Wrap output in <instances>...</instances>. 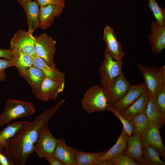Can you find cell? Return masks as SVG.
<instances>
[{
  "label": "cell",
  "mask_w": 165,
  "mask_h": 165,
  "mask_svg": "<svg viewBox=\"0 0 165 165\" xmlns=\"http://www.w3.org/2000/svg\"><path fill=\"white\" fill-rule=\"evenodd\" d=\"M0 144L4 148L6 144V140H4L0 135Z\"/></svg>",
  "instance_id": "cell-39"
},
{
  "label": "cell",
  "mask_w": 165,
  "mask_h": 165,
  "mask_svg": "<svg viewBox=\"0 0 165 165\" xmlns=\"http://www.w3.org/2000/svg\"><path fill=\"white\" fill-rule=\"evenodd\" d=\"M65 5L56 4L48 5L40 9L39 28L45 30L53 24L54 19L62 13Z\"/></svg>",
  "instance_id": "cell-14"
},
{
  "label": "cell",
  "mask_w": 165,
  "mask_h": 165,
  "mask_svg": "<svg viewBox=\"0 0 165 165\" xmlns=\"http://www.w3.org/2000/svg\"><path fill=\"white\" fill-rule=\"evenodd\" d=\"M20 5L22 6L24 5L25 3L27 2H28L34 1V0H15Z\"/></svg>",
  "instance_id": "cell-40"
},
{
  "label": "cell",
  "mask_w": 165,
  "mask_h": 165,
  "mask_svg": "<svg viewBox=\"0 0 165 165\" xmlns=\"http://www.w3.org/2000/svg\"><path fill=\"white\" fill-rule=\"evenodd\" d=\"M46 78L41 70L33 65L27 70L24 78L30 85L36 96Z\"/></svg>",
  "instance_id": "cell-24"
},
{
  "label": "cell",
  "mask_w": 165,
  "mask_h": 165,
  "mask_svg": "<svg viewBox=\"0 0 165 165\" xmlns=\"http://www.w3.org/2000/svg\"><path fill=\"white\" fill-rule=\"evenodd\" d=\"M56 41L46 34L35 37V52L49 65L55 67L54 56L56 52Z\"/></svg>",
  "instance_id": "cell-7"
},
{
  "label": "cell",
  "mask_w": 165,
  "mask_h": 165,
  "mask_svg": "<svg viewBox=\"0 0 165 165\" xmlns=\"http://www.w3.org/2000/svg\"><path fill=\"white\" fill-rule=\"evenodd\" d=\"M143 148L141 138L137 135L133 134L129 137L127 148L123 154L133 159L140 165H144Z\"/></svg>",
  "instance_id": "cell-16"
},
{
  "label": "cell",
  "mask_w": 165,
  "mask_h": 165,
  "mask_svg": "<svg viewBox=\"0 0 165 165\" xmlns=\"http://www.w3.org/2000/svg\"><path fill=\"white\" fill-rule=\"evenodd\" d=\"M146 89V85L144 82L138 85H130L126 94L121 98L112 105L119 111L122 110L132 104Z\"/></svg>",
  "instance_id": "cell-15"
},
{
  "label": "cell",
  "mask_w": 165,
  "mask_h": 165,
  "mask_svg": "<svg viewBox=\"0 0 165 165\" xmlns=\"http://www.w3.org/2000/svg\"><path fill=\"white\" fill-rule=\"evenodd\" d=\"M148 97L146 89L130 105L119 112L126 119L130 121L138 115L145 112Z\"/></svg>",
  "instance_id": "cell-19"
},
{
  "label": "cell",
  "mask_w": 165,
  "mask_h": 165,
  "mask_svg": "<svg viewBox=\"0 0 165 165\" xmlns=\"http://www.w3.org/2000/svg\"><path fill=\"white\" fill-rule=\"evenodd\" d=\"M145 113L149 120L150 128L154 127L160 130L164 125L165 119L158 108L155 97L149 96Z\"/></svg>",
  "instance_id": "cell-23"
},
{
  "label": "cell",
  "mask_w": 165,
  "mask_h": 165,
  "mask_svg": "<svg viewBox=\"0 0 165 165\" xmlns=\"http://www.w3.org/2000/svg\"><path fill=\"white\" fill-rule=\"evenodd\" d=\"M45 158L51 165H64L52 155H46Z\"/></svg>",
  "instance_id": "cell-36"
},
{
  "label": "cell",
  "mask_w": 165,
  "mask_h": 165,
  "mask_svg": "<svg viewBox=\"0 0 165 165\" xmlns=\"http://www.w3.org/2000/svg\"><path fill=\"white\" fill-rule=\"evenodd\" d=\"M151 26V32L148 37L149 42L152 51L157 55L165 48V25L161 26L152 21Z\"/></svg>",
  "instance_id": "cell-13"
},
{
  "label": "cell",
  "mask_w": 165,
  "mask_h": 165,
  "mask_svg": "<svg viewBox=\"0 0 165 165\" xmlns=\"http://www.w3.org/2000/svg\"><path fill=\"white\" fill-rule=\"evenodd\" d=\"M34 144L17 136L6 140L3 154L10 165H24L30 156L35 152Z\"/></svg>",
  "instance_id": "cell-1"
},
{
  "label": "cell",
  "mask_w": 165,
  "mask_h": 165,
  "mask_svg": "<svg viewBox=\"0 0 165 165\" xmlns=\"http://www.w3.org/2000/svg\"><path fill=\"white\" fill-rule=\"evenodd\" d=\"M37 1L38 2L40 8L48 5L59 4L55 0H37Z\"/></svg>",
  "instance_id": "cell-37"
},
{
  "label": "cell",
  "mask_w": 165,
  "mask_h": 165,
  "mask_svg": "<svg viewBox=\"0 0 165 165\" xmlns=\"http://www.w3.org/2000/svg\"><path fill=\"white\" fill-rule=\"evenodd\" d=\"M27 121H16L8 124L0 132V136L6 140L14 137L28 122Z\"/></svg>",
  "instance_id": "cell-29"
},
{
  "label": "cell",
  "mask_w": 165,
  "mask_h": 165,
  "mask_svg": "<svg viewBox=\"0 0 165 165\" xmlns=\"http://www.w3.org/2000/svg\"><path fill=\"white\" fill-rule=\"evenodd\" d=\"M65 101V99H62L55 106L37 116L33 120L28 121L16 135L35 144L40 131L47 125L50 119Z\"/></svg>",
  "instance_id": "cell-2"
},
{
  "label": "cell",
  "mask_w": 165,
  "mask_h": 165,
  "mask_svg": "<svg viewBox=\"0 0 165 165\" xmlns=\"http://www.w3.org/2000/svg\"><path fill=\"white\" fill-rule=\"evenodd\" d=\"M107 110L112 112L120 120L123 125V129L129 136L131 135L133 131V128L130 122L126 119L119 111L110 104L108 107Z\"/></svg>",
  "instance_id": "cell-32"
},
{
  "label": "cell",
  "mask_w": 165,
  "mask_h": 165,
  "mask_svg": "<svg viewBox=\"0 0 165 165\" xmlns=\"http://www.w3.org/2000/svg\"><path fill=\"white\" fill-rule=\"evenodd\" d=\"M144 165H165V163L160 158L158 152L154 148L148 146L143 147Z\"/></svg>",
  "instance_id": "cell-28"
},
{
  "label": "cell",
  "mask_w": 165,
  "mask_h": 165,
  "mask_svg": "<svg viewBox=\"0 0 165 165\" xmlns=\"http://www.w3.org/2000/svg\"><path fill=\"white\" fill-rule=\"evenodd\" d=\"M148 1L147 5L154 15L156 20L155 21L160 25H165V9L159 6L156 0H148Z\"/></svg>",
  "instance_id": "cell-30"
},
{
  "label": "cell",
  "mask_w": 165,
  "mask_h": 165,
  "mask_svg": "<svg viewBox=\"0 0 165 165\" xmlns=\"http://www.w3.org/2000/svg\"><path fill=\"white\" fill-rule=\"evenodd\" d=\"M33 58L34 65L41 70L46 77L58 82H65L64 73L56 67L49 65L43 59L36 55Z\"/></svg>",
  "instance_id": "cell-22"
},
{
  "label": "cell",
  "mask_w": 165,
  "mask_h": 165,
  "mask_svg": "<svg viewBox=\"0 0 165 165\" xmlns=\"http://www.w3.org/2000/svg\"><path fill=\"white\" fill-rule=\"evenodd\" d=\"M122 60L113 57L105 49L103 61L99 68L100 81L104 91L107 90L115 80L123 72Z\"/></svg>",
  "instance_id": "cell-5"
},
{
  "label": "cell",
  "mask_w": 165,
  "mask_h": 165,
  "mask_svg": "<svg viewBox=\"0 0 165 165\" xmlns=\"http://www.w3.org/2000/svg\"><path fill=\"white\" fill-rule=\"evenodd\" d=\"M155 99L160 113L165 119V86L157 91L156 94Z\"/></svg>",
  "instance_id": "cell-33"
},
{
  "label": "cell",
  "mask_w": 165,
  "mask_h": 165,
  "mask_svg": "<svg viewBox=\"0 0 165 165\" xmlns=\"http://www.w3.org/2000/svg\"><path fill=\"white\" fill-rule=\"evenodd\" d=\"M109 105L104 89L99 85L90 87L84 94L81 102L83 109L90 114L107 110Z\"/></svg>",
  "instance_id": "cell-4"
},
{
  "label": "cell",
  "mask_w": 165,
  "mask_h": 165,
  "mask_svg": "<svg viewBox=\"0 0 165 165\" xmlns=\"http://www.w3.org/2000/svg\"><path fill=\"white\" fill-rule=\"evenodd\" d=\"M100 165H140L134 160L122 154Z\"/></svg>",
  "instance_id": "cell-31"
},
{
  "label": "cell",
  "mask_w": 165,
  "mask_h": 165,
  "mask_svg": "<svg viewBox=\"0 0 165 165\" xmlns=\"http://www.w3.org/2000/svg\"><path fill=\"white\" fill-rule=\"evenodd\" d=\"M76 149L68 145L64 139H58L53 155L64 165H76Z\"/></svg>",
  "instance_id": "cell-17"
},
{
  "label": "cell",
  "mask_w": 165,
  "mask_h": 165,
  "mask_svg": "<svg viewBox=\"0 0 165 165\" xmlns=\"http://www.w3.org/2000/svg\"><path fill=\"white\" fill-rule=\"evenodd\" d=\"M158 128L151 127L142 140L143 147L148 146L155 149L163 159H165V148Z\"/></svg>",
  "instance_id": "cell-20"
},
{
  "label": "cell",
  "mask_w": 165,
  "mask_h": 165,
  "mask_svg": "<svg viewBox=\"0 0 165 165\" xmlns=\"http://www.w3.org/2000/svg\"><path fill=\"white\" fill-rule=\"evenodd\" d=\"M0 164L1 165H10L6 157L1 152L0 153Z\"/></svg>",
  "instance_id": "cell-38"
},
{
  "label": "cell",
  "mask_w": 165,
  "mask_h": 165,
  "mask_svg": "<svg viewBox=\"0 0 165 165\" xmlns=\"http://www.w3.org/2000/svg\"><path fill=\"white\" fill-rule=\"evenodd\" d=\"M13 57V51L10 49L3 50L0 49V57L11 59Z\"/></svg>",
  "instance_id": "cell-35"
},
{
  "label": "cell",
  "mask_w": 165,
  "mask_h": 165,
  "mask_svg": "<svg viewBox=\"0 0 165 165\" xmlns=\"http://www.w3.org/2000/svg\"><path fill=\"white\" fill-rule=\"evenodd\" d=\"M133 128V134L139 136L141 140L147 134L150 127L145 113L141 114L129 121Z\"/></svg>",
  "instance_id": "cell-26"
},
{
  "label": "cell",
  "mask_w": 165,
  "mask_h": 165,
  "mask_svg": "<svg viewBox=\"0 0 165 165\" xmlns=\"http://www.w3.org/2000/svg\"><path fill=\"white\" fill-rule=\"evenodd\" d=\"M13 51V66L17 68L20 75L24 78L27 70L34 65L33 57L20 50Z\"/></svg>",
  "instance_id": "cell-25"
},
{
  "label": "cell",
  "mask_w": 165,
  "mask_h": 165,
  "mask_svg": "<svg viewBox=\"0 0 165 165\" xmlns=\"http://www.w3.org/2000/svg\"><path fill=\"white\" fill-rule=\"evenodd\" d=\"M103 40L105 42L107 52L114 58L122 60L125 53L122 46L116 37L114 29L106 25L104 30Z\"/></svg>",
  "instance_id": "cell-12"
},
{
  "label": "cell",
  "mask_w": 165,
  "mask_h": 165,
  "mask_svg": "<svg viewBox=\"0 0 165 165\" xmlns=\"http://www.w3.org/2000/svg\"><path fill=\"white\" fill-rule=\"evenodd\" d=\"M59 4L65 5V2L66 0H55Z\"/></svg>",
  "instance_id": "cell-41"
},
{
  "label": "cell",
  "mask_w": 165,
  "mask_h": 165,
  "mask_svg": "<svg viewBox=\"0 0 165 165\" xmlns=\"http://www.w3.org/2000/svg\"><path fill=\"white\" fill-rule=\"evenodd\" d=\"M107 150L93 153L84 152L76 149V165H94L97 160L105 154Z\"/></svg>",
  "instance_id": "cell-27"
},
{
  "label": "cell",
  "mask_w": 165,
  "mask_h": 165,
  "mask_svg": "<svg viewBox=\"0 0 165 165\" xmlns=\"http://www.w3.org/2000/svg\"><path fill=\"white\" fill-rule=\"evenodd\" d=\"M129 137L123 129L120 135L115 144L97 160L94 165H100L102 163L111 160L118 155L123 154L127 148V141Z\"/></svg>",
  "instance_id": "cell-18"
},
{
  "label": "cell",
  "mask_w": 165,
  "mask_h": 165,
  "mask_svg": "<svg viewBox=\"0 0 165 165\" xmlns=\"http://www.w3.org/2000/svg\"><path fill=\"white\" fill-rule=\"evenodd\" d=\"M35 40V37L28 31L19 30L10 41V50H20L34 57L36 55Z\"/></svg>",
  "instance_id": "cell-8"
},
{
  "label": "cell",
  "mask_w": 165,
  "mask_h": 165,
  "mask_svg": "<svg viewBox=\"0 0 165 165\" xmlns=\"http://www.w3.org/2000/svg\"><path fill=\"white\" fill-rule=\"evenodd\" d=\"M146 85L149 97H155L157 91L165 86V66L160 68L137 65Z\"/></svg>",
  "instance_id": "cell-6"
},
{
  "label": "cell",
  "mask_w": 165,
  "mask_h": 165,
  "mask_svg": "<svg viewBox=\"0 0 165 165\" xmlns=\"http://www.w3.org/2000/svg\"><path fill=\"white\" fill-rule=\"evenodd\" d=\"M12 66H13L12 59H0V81L4 82L6 81L7 76L5 70L6 68Z\"/></svg>",
  "instance_id": "cell-34"
},
{
  "label": "cell",
  "mask_w": 165,
  "mask_h": 165,
  "mask_svg": "<svg viewBox=\"0 0 165 165\" xmlns=\"http://www.w3.org/2000/svg\"><path fill=\"white\" fill-rule=\"evenodd\" d=\"M1 153L0 151V153Z\"/></svg>",
  "instance_id": "cell-42"
},
{
  "label": "cell",
  "mask_w": 165,
  "mask_h": 165,
  "mask_svg": "<svg viewBox=\"0 0 165 165\" xmlns=\"http://www.w3.org/2000/svg\"><path fill=\"white\" fill-rule=\"evenodd\" d=\"M22 6L27 18L28 31L32 34L34 31L39 27L40 9L38 3L34 1L27 2Z\"/></svg>",
  "instance_id": "cell-21"
},
{
  "label": "cell",
  "mask_w": 165,
  "mask_h": 165,
  "mask_svg": "<svg viewBox=\"0 0 165 165\" xmlns=\"http://www.w3.org/2000/svg\"><path fill=\"white\" fill-rule=\"evenodd\" d=\"M35 111L33 104L28 101L9 98L0 116V127L14 119L30 116Z\"/></svg>",
  "instance_id": "cell-3"
},
{
  "label": "cell",
  "mask_w": 165,
  "mask_h": 165,
  "mask_svg": "<svg viewBox=\"0 0 165 165\" xmlns=\"http://www.w3.org/2000/svg\"><path fill=\"white\" fill-rule=\"evenodd\" d=\"M64 82L57 81L46 77L35 96L43 101L55 100L59 94L64 91Z\"/></svg>",
  "instance_id": "cell-10"
},
{
  "label": "cell",
  "mask_w": 165,
  "mask_h": 165,
  "mask_svg": "<svg viewBox=\"0 0 165 165\" xmlns=\"http://www.w3.org/2000/svg\"><path fill=\"white\" fill-rule=\"evenodd\" d=\"M130 85L122 72L109 88L105 91L109 103L113 105L121 98L127 92Z\"/></svg>",
  "instance_id": "cell-11"
},
{
  "label": "cell",
  "mask_w": 165,
  "mask_h": 165,
  "mask_svg": "<svg viewBox=\"0 0 165 165\" xmlns=\"http://www.w3.org/2000/svg\"><path fill=\"white\" fill-rule=\"evenodd\" d=\"M57 142L58 139L53 136L46 125L39 133L34 146L35 152L40 158H45L47 155H53Z\"/></svg>",
  "instance_id": "cell-9"
}]
</instances>
